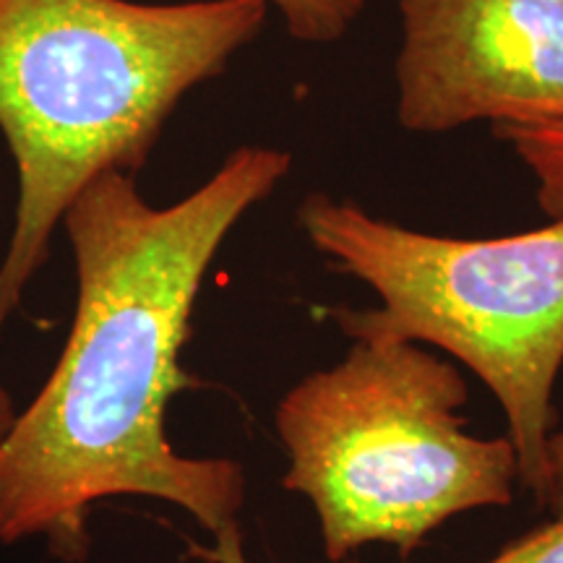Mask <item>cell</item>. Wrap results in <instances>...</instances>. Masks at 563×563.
Returning a JSON list of instances; mask_svg holds the SVG:
<instances>
[{"mask_svg":"<svg viewBox=\"0 0 563 563\" xmlns=\"http://www.w3.org/2000/svg\"><path fill=\"white\" fill-rule=\"evenodd\" d=\"M290 154L241 146L170 207L110 170L76 196L63 228L76 262V311L58 363L0 441V545L42 540L63 563L91 551L89 519L118 496L180 506L222 538L245 501L243 467L191 460L165 431L196 298L224 238L290 173Z\"/></svg>","mask_w":563,"mask_h":563,"instance_id":"cell-1","label":"cell"},{"mask_svg":"<svg viewBox=\"0 0 563 563\" xmlns=\"http://www.w3.org/2000/svg\"><path fill=\"white\" fill-rule=\"evenodd\" d=\"M264 0H0V131L19 201L0 264V336L102 173L136 175L167 118L262 32Z\"/></svg>","mask_w":563,"mask_h":563,"instance_id":"cell-2","label":"cell"},{"mask_svg":"<svg viewBox=\"0 0 563 563\" xmlns=\"http://www.w3.org/2000/svg\"><path fill=\"white\" fill-rule=\"evenodd\" d=\"M467 382L422 344L357 336L344 361L300 378L277 405L290 467L323 553L382 543L410 555L462 511L509 506L519 460L509 435L467 433Z\"/></svg>","mask_w":563,"mask_h":563,"instance_id":"cell-3","label":"cell"},{"mask_svg":"<svg viewBox=\"0 0 563 563\" xmlns=\"http://www.w3.org/2000/svg\"><path fill=\"white\" fill-rule=\"evenodd\" d=\"M298 222L334 272L382 300L365 311L340 308L336 323L352 340L433 344L467 365L506 415L519 483L543 504L563 365V214L519 235L462 241L311 194Z\"/></svg>","mask_w":563,"mask_h":563,"instance_id":"cell-4","label":"cell"},{"mask_svg":"<svg viewBox=\"0 0 563 563\" xmlns=\"http://www.w3.org/2000/svg\"><path fill=\"white\" fill-rule=\"evenodd\" d=\"M397 118L412 133L563 112V0H397Z\"/></svg>","mask_w":563,"mask_h":563,"instance_id":"cell-5","label":"cell"},{"mask_svg":"<svg viewBox=\"0 0 563 563\" xmlns=\"http://www.w3.org/2000/svg\"><path fill=\"white\" fill-rule=\"evenodd\" d=\"M538 180V201L545 214H563V112L540 123L496 125Z\"/></svg>","mask_w":563,"mask_h":563,"instance_id":"cell-6","label":"cell"},{"mask_svg":"<svg viewBox=\"0 0 563 563\" xmlns=\"http://www.w3.org/2000/svg\"><path fill=\"white\" fill-rule=\"evenodd\" d=\"M274 5L292 40L332 45L350 32L371 0H264Z\"/></svg>","mask_w":563,"mask_h":563,"instance_id":"cell-7","label":"cell"},{"mask_svg":"<svg viewBox=\"0 0 563 563\" xmlns=\"http://www.w3.org/2000/svg\"><path fill=\"white\" fill-rule=\"evenodd\" d=\"M485 563H563V514H555L553 522L511 540L501 548V553Z\"/></svg>","mask_w":563,"mask_h":563,"instance_id":"cell-8","label":"cell"},{"mask_svg":"<svg viewBox=\"0 0 563 563\" xmlns=\"http://www.w3.org/2000/svg\"><path fill=\"white\" fill-rule=\"evenodd\" d=\"M543 506H551L555 514H563V428L553 431L548 441V488Z\"/></svg>","mask_w":563,"mask_h":563,"instance_id":"cell-9","label":"cell"},{"mask_svg":"<svg viewBox=\"0 0 563 563\" xmlns=\"http://www.w3.org/2000/svg\"><path fill=\"white\" fill-rule=\"evenodd\" d=\"M191 555L207 563H245L243 534L241 530H232L222 534V538H214V545L211 548L191 545Z\"/></svg>","mask_w":563,"mask_h":563,"instance_id":"cell-10","label":"cell"},{"mask_svg":"<svg viewBox=\"0 0 563 563\" xmlns=\"http://www.w3.org/2000/svg\"><path fill=\"white\" fill-rule=\"evenodd\" d=\"M13 420H16V412H13V399H11V394L5 391V386L0 384V441H3V435L11 431Z\"/></svg>","mask_w":563,"mask_h":563,"instance_id":"cell-11","label":"cell"}]
</instances>
